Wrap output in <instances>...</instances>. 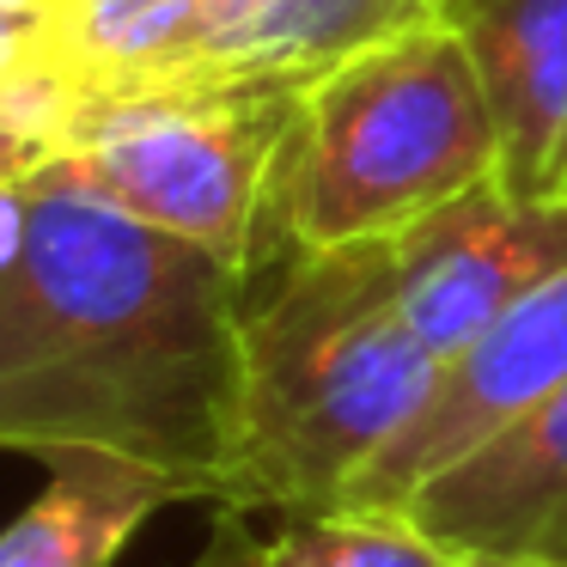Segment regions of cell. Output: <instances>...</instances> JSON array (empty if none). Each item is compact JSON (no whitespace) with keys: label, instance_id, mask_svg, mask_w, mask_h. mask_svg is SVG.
<instances>
[{"label":"cell","instance_id":"6da1fadb","mask_svg":"<svg viewBox=\"0 0 567 567\" xmlns=\"http://www.w3.org/2000/svg\"><path fill=\"white\" fill-rule=\"evenodd\" d=\"M245 299V269L50 159L13 189L0 250V452H111L220 506Z\"/></svg>","mask_w":567,"mask_h":567},{"label":"cell","instance_id":"7a4b0ae2","mask_svg":"<svg viewBox=\"0 0 567 567\" xmlns=\"http://www.w3.org/2000/svg\"><path fill=\"white\" fill-rule=\"evenodd\" d=\"M262 275V269H257ZM445 360L396 299L391 238L281 250L245 299L233 513H330L427 409Z\"/></svg>","mask_w":567,"mask_h":567},{"label":"cell","instance_id":"3957f363","mask_svg":"<svg viewBox=\"0 0 567 567\" xmlns=\"http://www.w3.org/2000/svg\"><path fill=\"white\" fill-rule=\"evenodd\" d=\"M501 172L476 62L452 19L391 31L306 80L281 159L287 250L396 238Z\"/></svg>","mask_w":567,"mask_h":567},{"label":"cell","instance_id":"277c9868","mask_svg":"<svg viewBox=\"0 0 567 567\" xmlns=\"http://www.w3.org/2000/svg\"><path fill=\"white\" fill-rule=\"evenodd\" d=\"M299 92L275 80H159L80 99L55 159L123 214L257 275L281 257V159Z\"/></svg>","mask_w":567,"mask_h":567},{"label":"cell","instance_id":"5b68a950","mask_svg":"<svg viewBox=\"0 0 567 567\" xmlns=\"http://www.w3.org/2000/svg\"><path fill=\"white\" fill-rule=\"evenodd\" d=\"M396 299L440 360L567 269V196H513L501 177L391 238Z\"/></svg>","mask_w":567,"mask_h":567},{"label":"cell","instance_id":"8992f818","mask_svg":"<svg viewBox=\"0 0 567 567\" xmlns=\"http://www.w3.org/2000/svg\"><path fill=\"white\" fill-rule=\"evenodd\" d=\"M561 384H567V269L549 275L518 306H506L476 342L445 360L427 409L348 488L342 506H409L440 470H452L482 440L513 427L525 409H537Z\"/></svg>","mask_w":567,"mask_h":567},{"label":"cell","instance_id":"52a82bcc","mask_svg":"<svg viewBox=\"0 0 567 567\" xmlns=\"http://www.w3.org/2000/svg\"><path fill=\"white\" fill-rule=\"evenodd\" d=\"M403 513L457 555L567 567V384L440 470Z\"/></svg>","mask_w":567,"mask_h":567},{"label":"cell","instance_id":"ba28073f","mask_svg":"<svg viewBox=\"0 0 567 567\" xmlns=\"http://www.w3.org/2000/svg\"><path fill=\"white\" fill-rule=\"evenodd\" d=\"M513 196H567V0H452Z\"/></svg>","mask_w":567,"mask_h":567},{"label":"cell","instance_id":"9c48e42d","mask_svg":"<svg viewBox=\"0 0 567 567\" xmlns=\"http://www.w3.org/2000/svg\"><path fill=\"white\" fill-rule=\"evenodd\" d=\"M43 494L0 530V567H116L159 506L184 488L111 452H55L43 457Z\"/></svg>","mask_w":567,"mask_h":567},{"label":"cell","instance_id":"30bf717a","mask_svg":"<svg viewBox=\"0 0 567 567\" xmlns=\"http://www.w3.org/2000/svg\"><path fill=\"white\" fill-rule=\"evenodd\" d=\"M214 0H55V68L80 99L177 80Z\"/></svg>","mask_w":567,"mask_h":567},{"label":"cell","instance_id":"8fae6325","mask_svg":"<svg viewBox=\"0 0 567 567\" xmlns=\"http://www.w3.org/2000/svg\"><path fill=\"white\" fill-rule=\"evenodd\" d=\"M464 555L445 549L403 506H330V513L281 518L269 537V567H457Z\"/></svg>","mask_w":567,"mask_h":567},{"label":"cell","instance_id":"7c38bea8","mask_svg":"<svg viewBox=\"0 0 567 567\" xmlns=\"http://www.w3.org/2000/svg\"><path fill=\"white\" fill-rule=\"evenodd\" d=\"M80 92L55 68L50 7H0V128L38 135L55 147Z\"/></svg>","mask_w":567,"mask_h":567},{"label":"cell","instance_id":"4fadbf2b","mask_svg":"<svg viewBox=\"0 0 567 567\" xmlns=\"http://www.w3.org/2000/svg\"><path fill=\"white\" fill-rule=\"evenodd\" d=\"M189 567H269V537L250 530V513L220 506V513H214L208 543L196 549V561H189Z\"/></svg>","mask_w":567,"mask_h":567},{"label":"cell","instance_id":"5bb4252c","mask_svg":"<svg viewBox=\"0 0 567 567\" xmlns=\"http://www.w3.org/2000/svg\"><path fill=\"white\" fill-rule=\"evenodd\" d=\"M55 159V147H43L38 135H19V128H0V189H19L31 172Z\"/></svg>","mask_w":567,"mask_h":567},{"label":"cell","instance_id":"9a60e30c","mask_svg":"<svg viewBox=\"0 0 567 567\" xmlns=\"http://www.w3.org/2000/svg\"><path fill=\"white\" fill-rule=\"evenodd\" d=\"M457 567H549V561H518V555H464Z\"/></svg>","mask_w":567,"mask_h":567},{"label":"cell","instance_id":"2e32d148","mask_svg":"<svg viewBox=\"0 0 567 567\" xmlns=\"http://www.w3.org/2000/svg\"><path fill=\"white\" fill-rule=\"evenodd\" d=\"M13 238V189H0V250Z\"/></svg>","mask_w":567,"mask_h":567},{"label":"cell","instance_id":"e0dca14e","mask_svg":"<svg viewBox=\"0 0 567 567\" xmlns=\"http://www.w3.org/2000/svg\"><path fill=\"white\" fill-rule=\"evenodd\" d=\"M0 7H55V0H0Z\"/></svg>","mask_w":567,"mask_h":567},{"label":"cell","instance_id":"ac0fdd59","mask_svg":"<svg viewBox=\"0 0 567 567\" xmlns=\"http://www.w3.org/2000/svg\"><path fill=\"white\" fill-rule=\"evenodd\" d=\"M445 7H452V0H445Z\"/></svg>","mask_w":567,"mask_h":567}]
</instances>
